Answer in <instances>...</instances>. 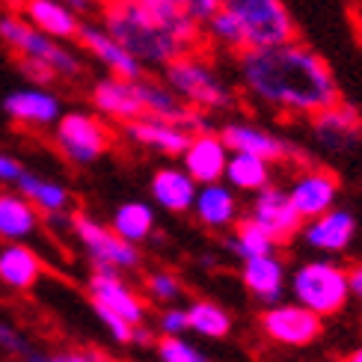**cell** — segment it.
Listing matches in <instances>:
<instances>
[{"instance_id": "cell-8", "label": "cell", "mask_w": 362, "mask_h": 362, "mask_svg": "<svg viewBox=\"0 0 362 362\" xmlns=\"http://www.w3.org/2000/svg\"><path fill=\"white\" fill-rule=\"evenodd\" d=\"M69 229L78 240V247L93 267H113V270H140L143 264V250L137 244H128L125 238H119L107 223H101L89 214H71Z\"/></svg>"}, {"instance_id": "cell-14", "label": "cell", "mask_w": 362, "mask_h": 362, "mask_svg": "<svg viewBox=\"0 0 362 362\" xmlns=\"http://www.w3.org/2000/svg\"><path fill=\"white\" fill-rule=\"evenodd\" d=\"M359 232V220L351 208H329L324 214L303 220L297 238H303V244L318 252V255H341L354 247Z\"/></svg>"}, {"instance_id": "cell-16", "label": "cell", "mask_w": 362, "mask_h": 362, "mask_svg": "<svg viewBox=\"0 0 362 362\" xmlns=\"http://www.w3.org/2000/svg\"><path fill=\"white\" fill-rule=\"evenodd\" d=\"M74 42H78V51H83L89 59H95V63L107 74H113V78L140 81L146 74V69L101 27V21H81Z\"/></svg>"}, {"instance_id": "cell-38", "label": "cell", "mask_w": 362, "mask_h": 362, "mask_svg": "<svg viewBox=\"0 0 362 362\" xmlns=\"http://www.w3.org/2000/svg\"><path fill=\"white\" fill-rule=\"evenodd\" d=\"M93 306V303H89ZM93 315L98 318V324L104 327V333H107L116 344H131V324L125 321V318H119L116 312H110V309H104V306H93Z\"/></svg>"}, {"instance_id": "cell-26", "label": "cell", "mask_w": 362, "mask_h": 362, "mask_svg": "<svg viewBox=\"0 0 362 362\" xmlns=\"http://www.w3.org/2000/svg\"><path fill=\"white\" fill-rule=\"evenodd\" d=\"M45 274L42 255L27 240L0 244V282L12 291H33Z\"/></svg>"}, {"instance_id": "cell-45", "label": "cell", "mask_w": 362, "mask_h": 362, "mask_svg": "<svg viewBox=\"0 0 362 362\" xmlns=\"http://www.w3.org/2000/svg\"><path fill=\"white\" fill-rule=\"evenodd\" d=\"M63 4H69L74 12H86L89 6H93V0H63Z\"/></svg>"}, {"instance_id": "cell-19", "label": "cell", "mask_w": 362, "mask_h": 362, "mask_svg": "<svg viewBox=\"0 0 362 362\" xmlns=\"http://www.w3.org/2000/svg\"><path fill=\"white\" fill-rule=\"evenodd\" d=\"M12 190H18L48 223H66L69 226L71 208H74V193H71V187L63 185V181L48 178L36 170H24Z\"/></svg>"}, {"instance_id": "cell-22", "label": "cell", "mask_w": 362, "mask_h": 362, "mask_svg": "<svg viewBox=\"0 0 362 362\" xmlns=\"http://www.w3.org/2000/svg\"><path fill=\"white\" fill-rule=\"evenodd\" d=\"M193 217L196 223L208 232H229L232 226L240 220V202L238 193L226 185V181H211V185H199L193 199Z\"/></svg>"}, {"instance_id": "cell-9", "label": "cell", "mask_w": 362, "mask_h": 362, "mask_svg": "<svg viewBox=\"0 0 362 362\" xmlns=\"http://www.w3.org/2000/svg\"><path fill=\"white\" fill-rule=\"evenodd\" d=\"M309 137L324 155H351L362 143V113L348 101L329 104L309 116Z\"/></svg>"}, {"instance_id": "cell-5", "label": "cell", "mask_w": 362, "mask_h": 362, "mask_svg": "<svg viewBox=\"0 0 362 362\" xmlns=\"http://www.w3.org/2000/svg\"><path fill=\"white\" fill-rule=\"evenodd\" d=\"M288 291L294 303L306 306L318 318H336L351 303L348 267H341L329 255L306 259L294 267V274L288 279Z\"/></svg>"}, {"instance_id": "cell-34", "label": "cell", "mask_w": 362, "mask_h": 362, "mask_svg": "<svg viewBox=\"0 0 362 362\" xmlns=\"http://www.w3.org/2000/svg\"><path fill=\"white\" fill-rule=\"evenodd\" d=\"M143 288H146V297L155 300L158 306H170V303H178L181 294H185V282H181V276L173 274V270L158 267L152 274H146Z\"/></svg>"}, {"instance_id": "cell-46", "label": "cell", "mask_w": 362, "mask_h": 362, "mask_svg": "<svg viewBox=\"0 0 362 362\" xmlns=\"http://www.w3.org/2000/svg\"><path fill=\"white\" fill-rule=\"evenodd\" d=\"M344 362H362V344H359V348H356V351H351V356H348V359H344Z\"/></svg>"}, {"instance_id": "cell-4", "label": "cell", "mask_w": 362, "mask_h": 362, "mask_svg": "<svg viewBox=\"0 0 362 362\" xmlns=\"http://www.w3.org/2000/svg\"><path fill=\"white\" fill-rule=\"evenodd\" d=\"M0 42L15 57H30L45 63L57 74V81H81L86 74V63L78 48L42 33L30 21H24L18 12H0Z\"/></svg>"}, {"instance_id": "cell-48", "label": "cell", "mask_w": 362, "mask_h": 362, "mask_svg": "<svg viewBox=\"0 0 362 362\" xmlns=\"http://www.w3.org/2000/svg\"><path fill=\"white\" fill-rule=\"evenodd\" d=\"M104 4H107V0H104Z\"/></svg>"}, {"instance_id": "cell-32", "label": "cell", "mask_w": 362, "mask_h": 362, "mask_svg": "<svg viewBox=\"0 0 362 362\" xmlns=\"http://www.w3.org/2000/svg\"><path fill=\"white\" fill-rule=\"evenodd\" d=\"M226 250H229L232 259L247 262V259H255V255L276 252V240L270 238L255 220L240 217L232 226V229H229V238H226Z\"/></svg>"}, {"instance_id": "cell-18", "label": "cell", "mask_w": 362, "mask_h": 362, "mask_svg": "<svg viewBox=\"0 0 362 362\" xmlns=\"http://www.w3.org/2000/svg\"><path fill=\"white\" fill-rule=\"evenodd\" d=\"M285 190H288V199L300 220H312L339 205L341 178L329 167H306Z\"/></svg>"}, {"instance_id": "cell-11", "label": "cell", "mask_w": 362, "mask_h": 362, "mask_svg": "<svg viewBox=\"0 0 362 362\" xmlns=\"http://www.w3.org/2000/svg\"><path fill=\"white\" fill-rule=\"evenodd\" d=\"M259 324L264 339L282 344V348H309L324 336V318L294 303V300H288V303L279 300L274 306H264Z\"/></svg>"}, {"instance_id": "cell-17", "label": "cell", "mask_w": 362, "mask_h": 362, "mask_svg": "<svg viewBox=\"0 0 362 362\" xmlns=\"http://www.w3.org/2000/svg\"><path fill=\"white\" fill-rule=\"evenodd\" d=\"M247 217L259 223L262 229L276 240V247L294 240L300 226H303V220H300V214L294 211V205L288 199V190L279 187V185H267L259 193H252Z\"/></svg>"}, {"instance_id": "cell-40", "label": "cell", "mask_w": 362, "mask_h": 362, "mask_svg": "<svg viewBox=\"0 0 362 362\" xmlns=\"http://www.w3.org/2000/svg\"><path fill=\"white\" fill-rule=\"evenodd\" d=\"M15 69L24 74L27 83H36V86H54V83H57V74H54L48 66H45V63H39V59L15 57Z\"/></svg>"}, {"instance_id": "cell-3", "label": "cell", "mask_w": 362, "mask_h": 362, "mask_svg": "<svg viewBox=\"0 0 362 362\" xmlns=\"http://www.w3.org/2000/svg\"><path fill=\"white\" fill-rule=\"evenodd\" d=\"M160 74H163L160 81L193 110L217 116L238 107V93L232 89V83L220 78V71L205 57L193 51L175 57L170 66L160 69Z\"/></svg>"}, {"instance_id": "cell-39", "label": "cell", "mask_w": 362, "mask_h": 362, "mask_svg": "<svg viewBox=\"0 0 362 362\" xmlns=\"http://www.w3.org/2000/svg\"><path fill=\"white\" fill-rule=\"evenodd\" d=\"M158 333L160 336H185L187 333V309L178 306V303H170L158 312Z\"/></svg>"}, {"instance_id": "cell-7", "label": "cell", "mask_w": 362, "mask_h": 362, "mask_svg": "<svg viewBox=\"0 0 362 362\" xmlns=\"http://www.w3.org/2000/svg\"><path fill=\"white\" fill-rule=\"evenodd\" d=\"M217 6L240 24L247 48H267L297 39V21L285 0H217Z\"/></svg>"}, {"instance_id": "cell-15", "label": "cell", "mask_w": 362, "mask_h": 362, "mask_svg": "<svg viewBox=\"0 0 362 362\" xmlns=\"http://www.w3.org/2000/svg\"><path fill=\"white\" fill-rule=\"evenodd\" d=\"M137 95H140V107H143V116H155V119H163V122H173L178 128H185L190 134L196 131H211V116L202 113V110H193L181 101L173 89L158 81V78H143L137 81Z\"/></svg>"}, {"instance_id": "cell-24", "label": "cell", "mask_w": 362, "mask_h": 362, "mask_svg": "<svg viewBox=\"0 0 362 362\" xmlns=\"http://www.w3.org/2000/svg\"><path fill=\"white\" fill-rule=\"evenodd\" d=\"M226 158H229V148L223 146L220 134L214 128L196 131L190 134L187 148L181 152V167L187 170V175L196 185H211V181H223Z\"/></svg>"}, {"instance_id": "cell-2", "label": "cell", "mask_w": 362, "mask_h": 362, "mask_svg": "<svg viewBox=\"0 0 362 362\" xmlns=\"http://www.w3.org/2000/svg\"><path fill=\"white\" fill-rule=\"evenodd\" d=\"M101 27L122 45V48L148 69L170 66L175 57L187 54L167 27H163L152 9H146L137 0H107L101 9Z\"/></svg>"}, {"instance_id": "cell-29", "label": "cell", "mask_w": 362, "mask_h": 362, "mask_svg": "<svg viewBox=\"0 0 362 362\" xmlns=\"http://www.w3.org/2000/svg\"><path fill=\"white\" fill-rule=\"evenodd\" d=\"M223 181L235 193H250L252 196L262 187L274 185V163L259 158V155L229 152V158H226V170H223Z\"/></svg>"}, {"instance_id": "cell-21", "label": "cell", "mask_w": 362, "mask_h": 362, "mask_svg": "<svg viewBox=\"0 0 362 362\" xmlns=\"http://www.w3.org/2000/svg\"><path fill=\"white\" fill-rule=\"evenodd\" d=\"M89 104H93V110L101 119H110V122H119V125L143 116L137 81L113 78V74H104V78L93 81V86H89Z\"/></svg>"}, {"instance_id": "cell-12", "label": "cell", "mask_w": 362, "mask_h": 362, "mask_svg": "<svg viewBox=\"0 0 362 362\" xmlns=\"http://www.w3.org/2000/svg\"><path fill=\"white\" fill-rule=\"evenodd\" d=\"M86 294H89V303L93 306H104V309L116 312L119 318H125L131 327L146 324V318H148L146 300L125 279L122 270L93 267V274H89V279H86Z\"/></svg>"}, {"instance_id": "cell-35", "label": "cell", "mask_w": 362, "mask_h": 362, "mask_svg": "<svg viewBox=\"0 0 362 362\" xmlns=\"http://www.w3.org/2000/svg\"><path fill=\"white\" fill-rule=\"evenodd\" d=\"M152 348L158 362H211L199 344L187 341L185 336H158Z\"/></svg>"}, {"instance_id": "cell-43", "label": "cell", "mask_w": 362, "mask_h": 362, "mask_svg": "<svg viewBox=\"0 0 362 362\" xmlns=\"http://www.w3.org/2000/svg\"><path fill=\"white\" fill-rule=\"evenodd\" d=\"M131 344H137V348H152L155 344V329L148 324H137L131 329Z\"/></svg>"}, {"instance_id": "cell-31", "label": "cell", "mask_w": 362, "mask_h": 362, "mask_svg": "<svg viewBox=\"0 0 362 362\" xmlns=\"http://www.w3.org/2000/svg\"><path fill=\"white\" fill-rule=\"evenodd\" d=\"M185 309H187V333H196L199 339H208V341H220L232 336V327H235L232 312L220 306L217 300L199 297L193 303H187Z\"/></svg>"}, {"instance_id": "cell-42", "label": "cell", "mask_w": 362, "mask_h": 362, "mask_svg": "<svg viewBox=\"0 0 362 362\" xmlns=\"http://www.w3.org/2000/svg\"><path fill=\"white\" fill-rule=\"evenodd\" d=\"M167 4H173V6H178V9H185L193 21H199V24H205L211 15H214L220 6H217V0H167Z\"/></svg>"}, {"instance_id": "cell-28", "label": "cell", "mask_w": 362, "mask_h": 362, "mask_svg": "<svg viewBox=\"0 0 362 362\" xmlns=\"http://www.w3.org/2000/svg\"><path fill=\"white\" fill-rule=\"evenodd\" d=\"M42 226V214L30 205L18 190H0V240H30Z\"/></svg>"}, {"instance_id": "cell-23", "label": "cell", "mask_w": 362, "mask_h": 362, "mask_svg": "<svg viewBox=\"0 0 362 362\" xmlns=\"http://www.w3.org/2000/svg\"><path fill=\"white\" fill-rule=\"evenodd\" d=\"M122 131L134 146H140L152 155H163V158H181V152L190 143V131L178 128L173 122H163V119H155V116L131 119V122L122 125Z\"/></svg>"}, {"instance_id": "cell-13", "label": "cell", "mask_w": 362, "mask_h": 362, "mask_svg": "<svg viewBox=\"0 0 362 362\" xmlns=\"http://www.w3.org/2000/svg\"><path fill=\"white\" fill-rule=\"evenodd\" d=\"M0 110L18 128H33V131H51L54 122L63 116V98L54 93L51 86H15L0 101Z\"/></svg>"}, {"instance_id": "cell-10", "label": "cell", "mask_w": 362, "mask_h": 362, "mask_svg": "<svg viewBox=\"0 0 362 362\" xmlns=\"http://www.w3.org/2000/svg\"><path fill=\"white\" fill-rule=\"evenodd\" d=\"M217 134L229 152L259 155L270 163H306V152L297 143L285 140L279 134L267 131L255 122H247V119H232V122H226Z\"/></svg>"}, {"instance_id": "cell-36", "label": "cell", "mask_w": 362, "mask_h": 362, "mask_svg": "<svg viewBox=\"0 0 362 362\" xmlns=\"http://www.w3.org/2000/svg\"><path fill=\"white\" fill-rule=\"evenodd\" d=\"M15 362H101L98 354L93 351H81V348H66V351H39L30 348L24 351Z\"/></svg>"}, {"instance_id": "cell-37", "label": "cell", "mask_w": 362, "mask_h": 362, "mask_svg": "<svg viewBox=\"0 0 362 362\" xmlns=\"http://www.w3.org/2000/svg\"><path fill=\"white\" fill-rule=\"evenodd\" d=\"M30 348H33V344H30V339L24 336V329H18V327L9 324V321H0V356L18 359Z\"/></svg>"}, {"instance_id": "cell-27", "label": "cell", "mask_w": 362, "mask_h": 362, "mask_svg": "<svg viewBox=\"0 0 362 362\" xmlns=\"http://www.w3.org/2000/svg\"><path fill=\"white\" fill-rule=\"evenodd\" d=\"M18 9L24 21L59 42H74V36H78L81 12H74L63 0H21Z\"/></svg>"}, {"instance_id": "cell-20", "label": "cell", "mask_w": 362, "mask_h": 362, "mask_svg": "<svg viewBox=\"0 0 362 362\" xmlns=\"http://www.w3.org/2000/svg\"><path fill=\"white\" fill-rule=\"evenodd\" d=\"M240 282L247 294L262 306H274L288 291V270L279 252L255 255V259L240 262Z\"/></svg>"}, {"instance_id": "cell-6", "label": "cell", "mask_w": 362, "mask_h": 362, "mask_svg": "<svg viewBox=\"0 0 362 362\" xmlns=\"http://www.w3.org/2000/svg\"><path fill=\"white\" fill-rule=\"evenodd\" d=\"M51 137L54 148L71 167H93L113 146L107 122L89 110H63V116L51 128Z\"/></svg>"}, {"instance_id": "cell-44", "label": "cell", "mask_w": 362, "mask_h": 362, "mask_svg": "<svg viewBox=\"0 0 362 362\" xmlns=\"http://www.w3.org/2000/svg\"><path fill=\"white\" fill-rule=\"evenodd\" d=\"M348 282H351V297H356L362 303V262L348 267Z\"/></svg>"}, {"instance_id": "cell-47", "label": "cell", "mask_w": 362, "mask_h": 362, "mask_svg": "<svg viewBox=\"0 0 362 362\" xmlns=\"http://www.w3.org/2000/svg\"><path fill=\"white\" fill-rule=\"evenodd\" d=\"M339 362H344V359H339Z\"/></svg>"}, {"instance_id": "cell-30", "label": "cell", "mask_w": 362, "mask_h": 362, "mask_svg": "<svg viewBox=\"0 0 362 362\" xmlns=\"http://www.w3.org/2000/svg\"><path fill=\"white\" fill-rule=\"evenodd\" d=\"M110 229L125 238L128 244H146L148 238L158 232V214H155V205H148L143 199H125L113 208L110 214Z\"/></svg>"}, {"instance_id": "cell-1", "label": "cell", "mask_w": 362, "mask_h": 362, "mask_svg": "<svg viewBox=\"0 0 362 362\" xmlns=\"http://www.w3.org/2000/svg\"><path fill=\"white\" fill-rule=\"evenodd\" d=\"M235 71L252 104L279 116H315L341 101V86L327 59L300 39L235 54Z\"/></svg>"}, {"instance_id": "cell-25", "label": "cell", "mask_w": 362, "mask_h": 362, "mask_svg": "<svg viewBox=\"0 0 362 362\" xmlns=\"http://www.w3.org/2000/svg\"><path fill=\"white\" fill-rule=\"evenodd\" d=\"M196 190L199 185L187 175L185 167L178 163H160V167L148 178V193H152V202L167 211V214H187L193 208Z\"/></svg>"}, {"instance_id": "cell-33", "label": "cell", "mask_w": 362, "mask_h": 362, "mask_svg": "<svg viewBox=\"0 0 362 362\" xmlns=\"http://www.w3.org/2000/svg\"><path fill=\"white\" fill-rule=\"evenodd\" d=\"M202 33L217 45V48H223V51H232V54H238V51H244L247 45H244V33H240V24L232 18L226 9H217L211 18L202 24Z\"/></svg>"}, {"instance_id": "cell-41", "label": "cell", "mask_w": 362, "mask_h": 362, "mask_svg": "<svg viewBox=\"0 0 362 362\" xmlns=\"http://www.w3.org/2000/svg\"><path fill=\"white\" fill-rule=\"evenodd\" d=\"M24 170H27V163L18 155L0 148V187H15V181L21 178Z\"/></svg>"}]
</instances>
